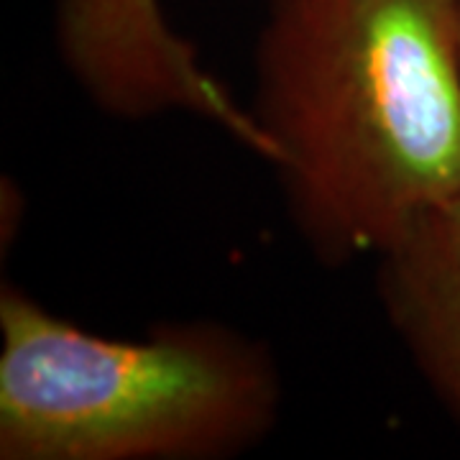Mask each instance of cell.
Here are the masks:
<instances>
[{"label":"cell","instance_id":"obj_1","mask_svg":"<svg viewBox=\"0 0 460 460\" xmlns=\"http://www.w3.org/2000/svg\"><path fill=\"white\" fill-rule=\"evenodd\" d=\"M251 115L314 253L381 256L460 195V0H271Z\"/></svg>","mask_w":460,"mask_h":460},{"label":"cell","instance_id":"obj_2","mask_svg":"<svg viewBox=\"0 0 460 460\" xmlns=\"http://www.w3.org/2000/svg\"><path fill=\"white\" fill-rule=\"evenodd\" d=\"M0 335L3 460L228 458L279 414L271 353L215 323L118 341L3 287Z\"/></svg>","mask_w":460,"mask_h":460},{"label":"cell","instance_id":"obj_3","mask_svg":"<svg viewBox=\"0 0 460 460\" xmlns=\"http://www.w3.org/2000/svg\"><path fill=\"white\" fill-rule=\"evenodd\" d=\"M57 41L77 84L102 111L199 115L271 164L274 151L256 118L172 31L159 0H57Z\"/></svg>","mask_w":460,"mask_h":460},{"label":"cell","instance_id":"obj_4","mask_svg":"<svg viewBox=\"0 0 460 460\" xmlns=\"http://www.w3.org/2000/svg\"><path fill=\"white\" fill-rule=\"evenodd\" d=\"M378 295L420 374L460 425V195L378 256Z\"/></svg>","mask_w":460,"mask_h":460}]
</instances>
